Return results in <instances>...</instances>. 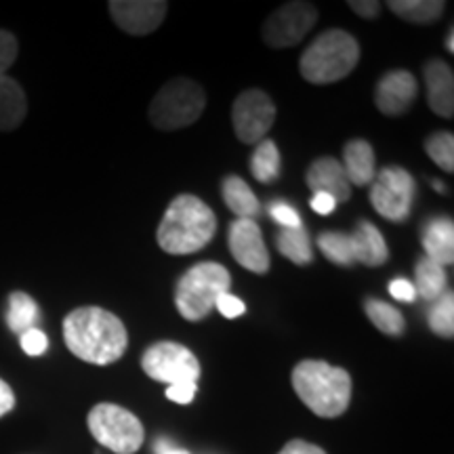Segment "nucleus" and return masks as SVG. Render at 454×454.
<instances>
[{"mask_svg": "<svg viewBox=\"0 0 454 454\" xmlns=\"http://www.w3.org/2000/svg\"><path fill=\"white\" fill-rule=\"evenodd\" d=\"M64 340L67 349L82 362L107 366L118 362L129 348L127 326L118 316L104 308L72 309L64 320Z\"/></svg>", "mask_w": 454, "mask_h": 454, "instance_id": "f257e3e1", "label": "nucleus"}, {"mask_svg": "<svg viewBox=\"0 0 454 454\" xmlns=\"http://www.w3.org/2000/svg\"><path fill=\"white\" fill-rule=\"evenodd\" d=\"M217 231V217L208 204L192 194H181L168 204L156 230V240L168 254L202 251Z\"/></svg>", "mask_w": 454, "mask_h": 454, "instance_id": "f03ea898", "label": "nucleus"}, {"mask_svg": "<svg viewBox=\"0 0 454 454\" xmlns=\"http://www.w3.org/2000/svg\"><path fill=\"white\" fill-rule=\"evenodd\" d=\"M294 394L322 419L340 417L351 402V377L345 368L325 360H303L291 374Z\"/></svg>", "mask_w": 454, "mask_h": 454, "instance_id": "7ed1b4c3", "label": "nucleus"}, {"mask_svg": "<svg viewBox=\"0 0 454 454\" xmlns=\"http://www.w3.org/2000/svg\"><path fill=\"white\" fill-rule=\"evenodd\" d=\"M360 61V44L349 32L326 30L301 55V76L311 84H333L354 72Z\"/></svg>", "mask_w": 454, "mask_h": 454, "instance_id": "20e7f679", "label": "nucleus"}, {"mask_svg": "<svg viewBox=\"0 0 454 454\" xmlns=\"http://www.w3.org/2000/svg\"><path fill=\"white\" fill-rule=\"evenodd\" d=\"M231 276L215 261H204L190 268L175 284V308L185 320L200 322L215 309L223 293H230Z\"/></svg>", "mask_w": 454, "mask_h": 454, "instance_id": "39448f33", "label": "nucleus"}, {"mask_svg": "<svg viewBox=\"0 0 454 454\" xmlns=\"http://www.w3.org/2000/svg\"><path fill=\"white\" fill-rule=\"evenodd\" d=\"M207 107V93L190 78L177 76L158 90L150 104V121L160 130H177L194 124Z\"/></svg>", "mask_w": 454, "mask_h": 454, "instance_id": "423d86ee", "label": "nucleus"}, {"mask_svg": "<svg viewBox=\"0 0 454 454\" xmlns=\"http://www.w3.org/2000/svg\"><path fill=\"white\" fill-rule=\"evenodd\" d=\"M87 423L90 435L116 454H135L144 444V425L122 406L98 404L89 412Z\"/></svg>", "mask_w": 454, "mask_h": 454, "instance_id": "0eeeda50", "label": "nucleus"}, {"mask_svg": "<svg viewBox=\"0 0 454 454\" xmlns=\"http://www.w3.org/2000/svg\"><path fill=\"white\" fill-rule=\"evenodd\" d=\"M141 368L158 383L177 385L196 383L200 379V362L185 345L175 340H160L150 345L141 357Z\"/></svg>", "mask_w": 454, "mask_h": 454, "instance_id": "6e6552de", "label": "nucleus"}, {"mask_svg": "<svg viewBox=\"0 0 454 454\" xmlns=\"http://www.w3.org/2000/svg\"><path fill=\"white\" fill-rule=\"evenodd\" d=\"M414 185L412 175L400 167H385L374 175L371 184V202L374 211L391 223H402L412 208Z\"/></svg>", "mask_w": 454, "mask_h": 454, "instance_id": "1a4fd4ad", "label": "nucleus"}, {"mask_svg": "<svg viewBox=\"0 0 454 454\" xmlns=\"http://www.w3.org/2000/svg\"><path fill=\"white\" fill-rule=\"evenodd\" d=\"M316 20L317 11L314 4L294 0V3L282 4L265 20L261 36L271 49H291L308 36Z\"/></svg>", "mask_w": 454, "mask_h": 454, "instance_id": "9d476101", "label": "nucleus"}, {"mask_svg": "<svg viewBox=\"0 0 454 454\" xmlns=\"http://www.w3.org/2000/svg\"><path fill=\"white\" fill-rule=\"evenodd\" d=\"M276 121V106L261 89L242 90L231 107L236 137L242 144H259L270 133Z\"/></svg>", "mask_w": 454, "mask_h": 454, "instance_id": "9b49d317", "label": "nucleus"}, {"mask_svg": "<svg viewBox=\"0 0 454 454\" xmlns=\"http://www.w3.org/2000/svg\"><path fill=\"white\" fill-rule=\"evenodd\" d=\"M227 244H230L231 257L244 270L253 271V274H268L271 265L270 251L263 242L261 227L253 219H236L230 225Z\"/></svg>", "mask_w": 454, "mask_h": 454, "instance_id": "f8f14e48", "label": "nucleus"}, {"mask_svg": "<svg viewBox=\"0 0 454 454\" xmlns=\"http://www.w3.org/2000/svg\"><path fill=\"white\" fill-rule=\"evenodd\" d=\"M107 9L122 32L130 36H147L160 27L168 4L164 0H112Z\"/></svg>", "mask_w": 454, "mask_h": 454, "instance_id": "ddd939ff", "label": "nucleus"}, {"mask_svg": "<svg viewBox=\"0 0 454 454\" xmlns=\"http://www.w3.org/2000/svg\"><path fill=\"white\" fill-rule=\"evenodd\" d=\"M417 78L411 72H387L374 87V106L385 116H402L417 101Z\"/></svg>", "mask_w": 454, "mask_h": 454, "instance_id": "4468645a", "label": "nucleus"}, {"mask_svg": "<svg viewBox=\"0 0 454 454\" xmlns=\"http://www.w3.org/2000/svg\"><path fill=\"white\" fill-rule=\"evenodd\" d=\"M427 104L440 118L454 116V74L444 59L431 57L423 66Z\"/></svg>", "mask_w": 454, "mask_h": 454, "instance_id": "2eb2a0df", "label": "nucleus"}, {"mask_svg": "<svg viewBox=\"0 0 454 454\" xmlns=\"http://www.w3.org/2000/svg\"><path fill=\"white\" fill-rule=\"evenodd\" d=\"M305 184L314 194H328L337 204L348 202L351 198V185L345 177V170L333 156H322L311 162Z\"/></svg>", "mask_w": 454, "mask_h": 454, "instance_id": "dca6fc26", "label": "nucleus"}, {"mask_svg": "<svg viewBox=\"0 0 454 454\" xmlns=\"http://www.w3.org/2000/svg\"><path fill=\"white\" fill-rule=\"evenodd\" d=\"M349 242L354 263H362L366 268H379L387 263L389 248L379 227H374L371 221H360L354 234H349Z\"/></svg>", "mask_w": 454, "mask_h": 454, "instance_id": "f3484780", "label": "nucleus"}, {"mask_svg": "<svg viewBox=\"0 0 454 454\" xmlns=\"http://www.w3.org/2000/svg\"><path fill=\"white\" fill-rule=\"evenodd\" d=\"M345 177L349 185H368L377 175V158H374L372 145L366 139H351L343 147Z\"/></svg>", "mask_w": 454, "mask_h": 454, "instance_id": "a211bd4d", "label": "nucleus"}, {"mask_svg": "<svg viewBox=\"0 0 454 454\" xmlns=\"http://www.w3.org/2000/svg\"><path fill=\"white\" fill-rule=\"evenodd\" d=\"M425 257L442 265H452L454 261V223L450 217H435L423 227Z\"/></svg>", "mask_w": 454, "mask_h": 454, "instance_id": "6ab92c4d", "label": "nucleus"}, {"mask_svg": "<svg viewBox=\"0 0 454 454\" xmlns=\"http://www.w3.org/2000/svg\"><path fill=\"white\" fill-rule=\"evenodd\" d=\"M27 116V99L24 89L13 78L0 76V130L9 133L21 127Z\"/></svg>", "mask_w": 454, "mask_h": 454, "instance_id": "aec40b11", "label": "nucleus"}, {"mask_svg": "<svg viewBox=\"0 0 454 454\" xmlns=\"http://www.w3.org/2000/svg\"><path fill=\"white\" fill-rule=\"evenodd\" d=\"M221 192H223V202L227 204L231 213L236 215L238 219H253L261 213V204L251 190V185L247 184L238 175H227L223 179V185H221Z\"/></svg>", "mask_w": 454, "mask_h": 454, "instance_id": "412c9836", "label": "nucleus"}, {"mask_svg": "<svg viewBox=\"0 0 454 454\" xmlns=\"http://www.w3.org/2000/svg\"><path fill=\"white\" fill-rule=\"evenodd\" d=\"M414 291L417 297H423L425 301L434 303L435 299L442 297L446 291V271L442 265L435 263L427 257L419 259L417 268H414Z\"/></svg>", "mask_w": 454, "mask_h": 454, "instance_id": "4be33fe9", "label": "nucleus"}, {"mask_svg": "<svg viewBox=\"0 0 454 454\" xmlns=\"http://www.w3.org/2000/svg\"><path fill=\"white\" fill-rule=\"evenodd\" d=\"M446 4L442 0H391L389 9L408 24L427 26L438 21Z\"/></svg>", "mask_w": 454, "mask_h": 454, "instance_id": "5701e85b", "label": "nucleus"}, {"mask_svg": "<svg viewBox=\"0 0 454 454\" xmlns=\"http://www.w3.org/2000/svg\"><path fill=\"white\" fill-rule=\"evenodd\" d=\"M276 247L284 257L297 265H308L314 261L309 234L303 227H282L276 236Z\"/></svg>", "mask_w": 454, "mask_h": 454, "instance_id": "b1692460", "label": "nucleus"}, {"mask_svg": "<svg viewBox=\"0 0 454 454\" xmlns=\"http://www.w3.org/2000/svg\"><path fill=\"white\" fill-rule=\"evenodd\" d=\"M38 320V305L27 293L15 291L9 297L7 309V325L15 334H24L30 328H36Z\"/></svg>", "mask_w": 454, "mask_h": 454, "instance_id": "393cba45", "label": "nucleus"}, {"mask_svg": "<svg viewBox=\"0 0 454 454\" xmlns=\"http://www.w3.org/2000/svg\"><path fill=\"white\" fill-rule=\"evenodd\" d=\"M368 320L372 322L374 328H379L383 334L389 337H400L406 331V320L395 308H391L389 303L379 299H366L364 303Z\"/></svg>", "mask_w": 454, "mask_h": 454, "instance_id": "a878e982", "label": "nucleus"}, {"mask_svg": "<svg viewBox=\"0 0 454 454\" xmlns=\"http://www.w3.org/2000/svg\"><path fill=\"white\" fill-rule=\"evenodd\" d=\"M253 177L261 184H274L280 175V152L271 139H263L257 144V150L251 158Z\"/></svg>", "mask_w": 454, "mask_h": 454, "instance_id": "bb28decb", "label": "nucleus"}, {"mask_svg": "<svg viewBox=\"0 0 454 454\" xmlns=\"http://www.w3.org/2000/svg\"><path fill=\"white\" fill-rule=\"evenodd\" d=\"M427 325L442 339L454 337V297L452 293H444L431 305L427 314Z\"/></svg>", "mask_w": 454, "mask_h": 454, "instance_id": "cd10ccee", "label": "nucleus"}, {"mask_svg": "<svg viewBox=\"0 0 454 454\" xmlns=\"http://www.w3.org/2000/svg\"><path fill=\"white\" fill-rule=\"evenodd\" d=\"M317 247H320L322 254L334 265H351L354 257H351V242L349 234L343 231H325L317 238Z\"/></svg>", "mask_w": 454, "mask_h": 454, "instance_id": "c85d7f7f", "label": "nucleus"}, {"mask_svg": "<svg viewBox=\"0 0 454 454\" xmlns=\"http://www.w3.org/2000/svg\"><path fill=\"white\" fill-rule=\"evenodd\" d=\"M425 152L442 170L452 173L454 170V137L448 130H440V133L429 135L425 139Z\"/></svg>", "mask_w": 454, "mask_h": 454, "instance_id": "c756f323", "label": "nucleus"}, {"mask_svg": "<svg viewBox=\"0 0 454 454\" xmlns=\"http://www.w3.org/2000/svg\"><path fill=\"white\" fill-rule=\"evenodd\" d=\"M17 53H20V43L13 34L0 30V76L9 72V67L15 64Z\"/></svg>", "mask_w": 454, "mask_h": 454, "instance_id": "7c9ffc66", "label": "nucleus"}, {"mask_svg": "<svg viewBox=\"0 0 454 454\" xmlns=\"http://www.w3.org/2000/svg\"><path fill=\"white\" fill-rule=\"evenodd\" d=\"M20 343H21V349H24V354L32 357L43 356L44 351L49 349V339L41 328H30V331L20 334Z\"/></svg>", "mask_w": 454, "mask_h": 454, "instance_id": "2f4dec72", "label": "nucleus"}, {"mask_svg": "<svg viewBox=\"0 0 454 454\" xmlns=\"http://www.w3.org/2000/svg\"><path fill=\"white\" fill-rule=\"evenodd\" d=\"M215 309H217L223 317H227V320H234V317H240L244 311H247V305H244V301L238 299L236 294L223 293L217 299V303H215Z\"/></svg>", "mask_w": 454, "mask_h": 454, "instance_id": "473e14b6", "label": "nucleus"}, {"mask_svg": "<svg viewBox=\"0 0 454 454\" xmlns=\"http://www.w3.org/2000/svg\"><path fill=\"white\" fill-rule=\"evenodd\" d=\"M271 217H274L282 227H301V217L293 207L286 202L271 204Z\"/></svg>", "mask_w": 454, "mask_h": 454, "instance_id": "72a5a7b5", "label": "nucleus"}, {"mask_svg": "<svg viewBox=\"0 0 454 454\" xmlns=\"http://www.w3.org/2000/svg\"><path fill=\"white\" fill-rule=\"evenodd\" d=\"M196 394H198L196 383H177V385H168L167 387V397L170 402H177V404H190V402H194Z\"/></svg>", "mask_w": 454, "mask_h": 454, "instance_id": "f704fd0d", "label": "nucleus"}, {"mask_svg": "<svg viewBox=\"0 0 454 454\" xmlns=\"http://www.w3.org/2000/svg\"><path fill=\"white\" fill-rule=\"evenodd\" d=\"M389 294L402 303H414L417 299V291H414L412 282H408L406 278H395L394 282L389 284Z\"/></svg>", "mask_w": 454, "mask_h": 454, "instance_id": "c9c22d12", "label": "nucleus"}, {"mask_svg": "<svg viewBox=\"0 0 454 454\" xmlns=\"http://www.w3.org/2000/svg\"><path fill=\"white\" fill-rule=\"evenodd\" d=\"M348 7L362 20H374L381 13V3L377 0H349Z\"/></svg>", "mask_w": 454, "mask_h": 454, "instance_id": "e433bc0d", "label": "nucleus"}, {"mask_svg": "<svg viewBox=\"0 0 454 454\" xmlns=\"http://www.w3.org/2000/svg\"><path fill=\"white\" fill-rule=\"evenodd\" d=\"M278 454H326V452L322 450L320 446L309 444V442H305V440H293V442H288V444L284 446Z\"/></svg>", "mask_w": 454, "mask_h": 454, "instance_id": "4c0bfd02", "label": "nucleus"}, {"mask_svg": "<svg viewBox=\"0 0 454 454\" xmlns=\"http://www.w3.org/2000/svg\"><path fill=\"white\" fill-rule=\"evenodd\" d=\"M309 204L317 215H322V217H326V215H333L334 207H337V202H334L328 194H314V198H311Z\"/></svg>", "mask_w": 454, "mask_h": 454, "instance_id": "58836bf2", "label": "nucleus"}, {"mask_svg": "<svg viewBox=\"0 0 454 454\" xmlns=\"http://www.w3.org/2000/svg\"><path fill=\"white\" fill-rule=\"evenodd\" d=\"M13 406H15L13 389H11V385L7 381H3V379H0V417L9 414L11 411H13Z\"/></svg>", "mask_w": 454, "mask_h": 454, "instance_id": "ea45409f", "label": "nucleus"}, {"mask_svg": "<svg viewBox=\"0 0 454 454\" xmlns=\"http://www.w3.org/2000/svg\"><path fill=\"white\" fill-rule=\"evenodd\" d=\"M156 450H158V454H190L187 450H184V448H177V446H173V444H168L167 440H160L156 444Z\"/></svg>", "mask_w": 454, "mask_h": 454, "instance_id": "a19ab883", "label": "nucleus"}, {"mask_svg": "<svg viewBox=\"0 0 454 454\" xmlns=\"http://www.w3.org/2000/svg\"><path fill=\"white\" fill-rule=\"evenodd\" d=\"M446 49L450 51V53H454V27H450V30H448V41H446Z\"/></svg>", "mask_w": 454, "mask_h": 454, "instance_id": "79ce46f5", "label": "nucleus"}]
</instances>
